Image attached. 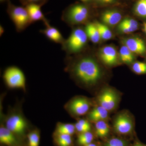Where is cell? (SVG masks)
<instances>
[{"instance_id":"1","label":"cell","mask_w":146,"mask_h":146,"mask_svg":"<svg viewBox=\"0 0 146 146\" xmlns=\"http://www.w3.org/2000/svg\"><path fill=\"white\" fill-rule=\"evenodd\" d=\"M69 70L78 81L86 86L96 85L102 76L99 64L91 56H82L73 60L69 64Z\"/></svg>"},{"instance_id":"2","label":"cell","mask_w":146,"mask_h":146,"mask_svg":"<svg viewBox=\"0 0 146 146\" xmlns=\"http://www.w3.org/2000/svg\"><path fill=\"white\" fill-rule=\"evenodd\" d=\"M87 5L82 3L69 6L63 10L61 20L69 25L87 23L91 14L90 9Z\"/></svg>"},{"instance_id":"3","label":"cell","mask_w":146,"mask_h":146,"mask_svg":"<svg viewBox=\"0 0 146 146\" xmlns=\"http://www.w3.org/2000/svg\"><path fill=\"white\" fill-rule=\"evenodd\" d=\"M88 39L85 29L75 28L62 45V49L68 54L78 53L86 47Z\"/></svg>"},{"instance_id":"4","label":"cell","mask_w":146,"mask_h":146,"mask_svg":"<svg viewBox=\"0 0 146 146\" xmlns=\"http://www.w3.org/2000/svg\"><path fill=\"white\" fill-rule=\"evenodd\" d=\"M7 12L18 32L24 31L33 23L25 6L14 5L10 0H7Z\"/></svg>"},{"instance_id":"5","label":"cell","mask_w":146,"mask_h":146,"mask_svg":"<svg viewBox=\"0 0 146 146\" xmlns=\"http://www.w3.org/2000/svg\"><path fill=\"white\" fill-rule=\"evenodd\" d=\"M113 127L115 133L118 135L129 136L134 131V120L128 112H120L114 118Z\"/></svg>"},{"instance_id":"6","label":"cell","mask_w":146,"mask_h":146,"mask_svg":"<svg viewBox=\"0 0 146 146\" xmlns=\"http://www.w3.org/2000/svg\"><path fill=\"white\" fill-rule=\"evenodd\" d=\"M3 78L9 88L25 90V76L23 71L18 67L12 66L6 68L4 72Z\"/></svg>"},{"instance_id":"7","label":"cell","mask_w":146,"mask_h":146,"mask_svg":"<svg viewBox=\"0 0 146 146\" xmlns=\"http://www.w3.org/2000/svg\"><path fill=\"white\" fill-rule=\"evenodd\" d=\"M119 100V94L115 89L106 87L102 89L97 98L98 105L112 112L116 109Z\"/></svg>"},{"instance_id":"8","label":"cell","mask_w":146,"mask_h":146,"mask_svg":"<svg viewBox=\"0 0 146 146\" xmlns=\"http://www.w3.org/2000/svg\"><path fill=\"white\" fill-rule=\"evenodd\" d=\"M91 106L90 100L86 97L74 98L68 104V108L71 114L76 116H83L89 112Z\"/></svg>"},{"instance_id":"9","label":"cell","mask_w":146,"mask_h":146,"mask_svg":"<svg viewBox=\"0 0 146 146\" xmlns=\"http://www.w3.org/2000/svg\"><path fill=\"white\" fill-rule=\"evenodd\" d=\"M6 127L15 135H23L27 127L26 121L19 114H13L9 116L6 122Z\"/></svg>"},{"instance_id":"10","label":"cell","mask_w":146,"mask_h":146,"mask_svg":"<svg viewBox=\"0 0 146 146\" xmlns=\"http://www.w3.org/2000/svg\"><path fill=\"white\" fill-rule=\"evenodd\" d=\"M100 56L102 61L108 66H112L117 64L119 59L117 52L112 46H105L101 48L100 51Z\"/></svg>"},{"instance_id":"11","label":"cell","mask_w":146,"mask_h":146,"mask_svg":"<svg viewBox=\"0 0 146 146\" xmlns=\"http://www.w3.org/2000/svg\"><path fill=\"white\" fill-rule=\"evenodd\" d=\"M125 45L133 54H143L146 52V46L143 39L138 37H130L123 40Z\"/></svg>"},{"instance_id":"12","label":"cell","mask_w":146,"mask_h":146,"mask_svg":"<svg viewBox=\"0 0 146 146\" xmlns=\"http://www.w3.org/2000/svg\"><path fill=\"white\" fill-rule=\"evenodd\" d=\"M101 19L106 26H115L121 21L122 14L119 11L115 9L106 10L102 13Z\"/></svg>"},{"instance_id":"13","label":"cell","mask_w":146,"mask_h":146,"mask_svg":"<svg viewBox=\"0 0 146 146\" xmlns=\"http://www.w3.org/2000/svg\"><path fill=\"white\" fill-rule=\"evenodd\" d=\"M45 26L46 28L44 29L41 30L40 33L44 34L50 41L56 44H63L65 39L60 31L56 28L51 26L50 24Z\"/></svg>"},{"instance_id":"14","label":"cell","mask_w":146,"mask_h":146,"mask_svg":"<svg viewBox=\"0 0 146 146\" xmlns=\"http://www.w3.org/2000/svg\"><path fill=\"white\" fill-rule=\"evenodd\" d=\"M32 23L38 21H42L45 25L50 24L41 10V6L35 4L29 5L25 6Z\"/></svg>"},{"instance_id":"15","label":"cell","mask_w":146,"mask_h":146,"mask_svg":"<svg viewBox=\"0 0 146 146\" xmlns=\"http://www.w3.org/2000/svg\"><path fill=\"white\" fill-rule=\"evenodd\" d=\"M108 114L109 112L107 110L98 105L89 112L88 118L89 121L94 123L99 121H106L108 118Z\"/></svg>"},{"instance_id":"16","label":"cell","mask_w":146,"mask_h":146,"mask_svg":"<svg viewBox=\"0 0 146 146\" xmlns=\"http://www.w3.org/2000/svg\"><path fill=\"white\" fill-rule=\"evenodd\" d=\"M0 143L3 145L13 146L17 143L16 135L7 127H0Z\"/></svg>"},{"instance_id":"17","label":"cell","mask_w":146,"mask_h":146,"mask_svg":"<svg viewBox=\"0 0 146 146\" xmlns=\"http://www.w3.org/2000/svg\"><path fill=\"white\" fill-rule=\"evenodd\" d=\"M95 123V132L99 138L106 139L109 136L110 131L109 125L106 121H101Z\"/></svg>"},{"instance_id":"18","label":"cell","mask_w":146,"mask_h":146,"mask_svg":"<svg viewBox=\"0 0 146 146\" xmlns=\"http://www.w3.org/2000/svg\"><path fill=\"white\" fill-rule=\"evenodd\" d=\"M85 30L88 38L93 43L95 44L98 43L101 39L98 29L95 23H89L86 24Z\"/></svg>"},{"instance_id":"19","label":"cell","mask_w":146,"mask_h":146,"mask_svg":"<svg viewBox=\"0 0 146 146\" xmlns=\"http://www.w3.org/2000/svg\"><path fill=\"white\" fill-rule=\"evenodd\" d=\"M74 125L70 123H59L57 124L55 134H67L73 135L76 131Z\"/></svg>"},{"instance_id":"20","label":"cell","mask_w":146,"mask_h":146,"mask_svg":"<svg viewBox=\"0 0 146 146\" xmlns=\"http://www.w3.org/2000/svg\"><path fill=\"white\" fill-rule=\"evenodd\" d=\"M119 56L121 61L126 64L132 63L134 59V54L124 45L120 48Z\"/></svg>"},{"instance_id":"21","label":"cell","mask_w":146,"mask_h":146,"mask_svg":"<svg viewBox=\"0 0 146 146\" xmlns=\"http://www.w3.org/2000/svg\"><path fill=\"white\" fill-rule=\"evenodd\" d=\"M94 139V134L91 131L79 133L77 138V143L79 145L84 146L93 143Z\"/></svg>"},{"instance_id":"22","label":"cell","mask_w":146,"mask_h":146,"mask_svg":"<svg viewBox=\"0 0 146 146\" xmlns=\"http://www.w3.org/2000/svg\"><path fill=\"white\" fill-rule=\"evenodd\" d=\"M95 24L98 29L101 39L105 40H108L112 38V32L107 26L104 24L101 23L99 22H96Z\"/></svg>"},{"instance_id":"23","label":"cell","mask_w":146,"mask_h":146,"mask_svg":"<svg viewBox=\"0 0 146 146\" xmlns=\"http://www.w3.org/2000/svg\"><path fill=\"white\" fill-rule=\"evenodd\" d=\"M72 136L67 134H55V142L58 146H71L73 143Z\"/></svg>"},{"instance_id":"24","label":"cell","mask_w":146,"mask_h":146,"mask_svg":"<svg viewBox=\"0 0 146 146\" xmlns=\"http://www.w3.org/2000/svg\"><path fill=\"white\" fill-rule=\"evenodd\" d=\"M103 146H129L127 140L121 137H112L105 142Z\"/></svg>"},{"instance_id":"25","label":"cell","mask_w":146,"mask_h":146,"mask_svg":"<svg viewBox=\"0 0 146 146\" xmlns=\"http://www.w3.org/2000/svg\"><path fill=\"white\" fill-rule=\"evenodd\" d=\"M27 138L29 146H39L40 136L39 131H31L28 134Z\"/></svg>"},{"instance_id":"26","label":"cell","mask_w":146,"mask_h":146,"mask_svg":"<svg viewBox=\"0 0 146 146\" xmlns=\"http://www.w3.org/2000/svg\"><path fill=\"white\" fill-rule=\"evenodd\" d=\"M134 12L137 16L146 18V0H138L135 5Z\"/></svg>"},{"instance_id":"27","label":"cell","mask_w":146,"mask_h":146,"mask_svg":"<svg viewBox=\"0 0 146 146\" xmlns=\"http://www.w3.org/2000/svg\"><path fill=\"white\" fill-rule=\"evenodd\" d=\"M132 70L138 75L146 74V63L143 62H135L132 66Z\"/></svg>"},{"instance_id":"28","label":"cell","mask_w":146,"mask_h":146,"mask_svg":"<svg viewBox=\"0 0 146 146\" xmlns=\"http://www.w3.org/2000/svg\"><path fill=\"white\" fill-rule=\"evenodd\" d=\"M20 2L23 6L31 4L37 5L42 6L44 5L48 0H19Z\"/></svg>"},{"instance_id":"29","label":"cell","mask_w":146,"mask_h":146,"mask_svg":"<svg viewBox=\"0 0 146 146\" xmlns=\"http://www.w3.org/2000/svg\"><path fill=\"white\" fill-rule=\"evenodd\" d=\"M121 22L127 25L132 28L135 29L136 30L138 29V22L133 18H125L121 21Z\"/></svg>"},{"instance_id":"30","label":"cell","mask_w":146,"mask_h":146,"mask_svg":"<svg viewBox=\"0 0 146 146\" xmlns=\"http://www.w3.org/2000/svg\"><path fill=\"white\" fill-rule=\"evenodd\" d=\"M118 29L121 32L125 34H129L136 31L135 29L130 27L127 25L120 22L118 25Z\"/></svg>"},{"instance_id":"31","label":"cell","mask_w":146,"mask_h":146,"mask_svg":"<svg viewBox=\"0 0 146 146\" xmlns=\"http://www.w3.org/2000/svg\"><path fill=\"white\" fill-rule=\"evenodd\" d=\"M74 125L75 127L76 130L79 133L91 131V128L87 127L85 126L82 125L78 122L76 123Z\"/></svg>"},{"instance_id":"32","label":"cell","mask_w":146,"mask_h":146,"mask_svg":"<svg viewBox=\"0 0 146 146\" xmlns=\"http://www.w3.org/2000/svg\"><path fill=\"white\" fill-rule=\"evenodd\" d=\"M96 1L104 4H111L116 2V0H96Z\"/></svg>"},{"instance_id":"33","label":"cell","mask_w":146,"mask_h":146,"mask_svg":"<svg viewBox=\"0 0 146 146\" xmlns=\"http://www.w3.org/2000/svg\"><path fill=\"white\" fill-rule=\"evenodd\" d=\"M131 146H146V145L142 143L138 139H137Z\"/></svg>"},{"instance_id":"34","label":"cell","mask_w":146,"mask_h":146,"mask_svg":"<svg viewBox=\"0 0 146 146\" xmlns=\"http://www.w3.org/2000/svg\"><path fill=\"white\" fill-rule=\"evenodd\" d=\"M81 1L82 3H84L86 4H88L90 3L93 1V0H80Z\"/></svg>"},{"instance_id":"35","label":"cell","mask_w":146,"mask_h":146,"mask_svg":"<svg viewBox=\"0 0 146 146\" xmlns=\"http://www.w3.org/2000/svg\"><path fill=\"white\" fill-rule=\"evenodd\" d=\"M4 32V28L1 25V26H0V35H1V36L3 34Z\"/></svg>"},{"instance_id":"36","label":"cell","mask_w":146,"mask_h":146,"mask_svg":"<svg viewBox=\"0 0 146 146\" xmlns=\"http://www.w3.org/2000/svg\"><path fill=\"white\" fill-rule=\"evenodd\" d=\"M84 146H98L97 144L94 143H91L88 144V145H86Z\"/></svg>"},{"instance_id":"37","label":"cell","mask_w":146,"mask_h":146,"mask_svg":"<svg viewBox=\"0 0 146 146\" xmlns=\"http://www.w3.org/2000/svg\"><path fill=\"white\" fill-rule=\"evenodd\" d=\"M144 30H145V31L146 33V23L144 25Z\"/></svg>"},{"instance_id":"38","label":"cell","mask_w":146,"mask_h":146,"mask_svg":"<svg viewBox=\"0 0 146 146\" xmlns=\"http://www.w3.org/2000/svg\"><path fill=\"white\" fill-rule=\"evenodd\" d=\"M0 1H1V2H3L4 1H5V0H0Z\"/></svg>"}]
</instances>
